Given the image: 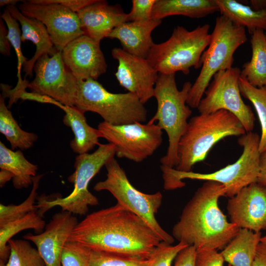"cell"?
I'll return each instance as SVG.
<instances>
[{
    "label": "cell",
    "instance_id": "6da1fadb",
    "mask_svg": "<svg viewBox=\"0 0 266 266\" xmlns=\"http://www.w3.org/2000/svg\"><path fill=\"white\" fill-rule=\"evenodd\" d=\"M67 241L92 250L149 259L162 241L141 218L117 203L87 215Z\"/></svg>",
    "mask_w": 266,
    "mask_h": 266
},
{
    "label": "cell",
    "instance_id": "7a4b0ae2",
    "mask_svg": "<svg viewBox=\"0 0 266 266\" xmlns=\"http://www.w3.org/2000/svg\"><path fill=\"white\" fill-rule=\"evenodd\" d=\"M222 184L206 181L184 207L172 228V236L197 250H219L235 236L239 228L228 221L218 206L226 194Z\"/></svg>",
    "mask_w": 266,
    "mask_h": 266
},
{
    "label": "cell",
    "instance_id": "3957f363",
    "mask_svg": "<svg viewBox=\"0 0 266 266\" xmlns=\"http://www.w3.org/2000/svg\"><path fill=\"white\" fill-rule=\"evenodd\" d=\"M192 86L190 82H186L182 89L179 90L175 74L159 73L154 96L157 100V109L148 122H158L157 124L167 135L166 153L160 159L161 170L175 168L178 164L179 143L186 130L188 119L192 113L187 104Z\"/></svg>",
    "mask_w": 266,
    "mask_h": 266
},
{
    "label": "cell",
    "instance_id": "277c9868",
    "mask_svg": "<svg viewBox=\"0 0 266 266\" xmlns=\"http://www.w3.org/2000/svg\"><path fill=\"white\" fill-rule=\"evenodd\" d=\"M246 133L238 119L230 112L220 110L192 117L178 145L179 163L174 168L191 171L197 163L205 160L212 147L222 139Z\"/></svg>",
    "mask_w": 266,
    "mask_h": 266
},
{
    "label": "cell",
    "instance_id": "5b68a950",
    "mask_svg": "<svg viewBox=\"0 0 266 266\" xmlns=\"http://www.w3.org/2000/svg\"><path fill=\"white\" fill-rule=\"evenodd\" d=\"M258 134L252 132L241 135L238 139L243 148L240 157L234 163L212 173L182 172L174 168L164 169V187L166 190L182 188L185 185L182 180L185 178L213 181L223 184L226 188V196L232 198L244 187L257 182L261 155Z\"/></svg>",
    "mask_w": 266,
    "mask_h": 266
},
{
    "label": "cell",
    "instance_id": "8992f818",
    "mask_svg": "<svg viewBox=\"0 0 266 266\" xmlns=\"http://www.w3.org/2000/svg\"><path fill=\"white\" fill-rule=\"evenodd\" d=\"M247 40L245 28L223 15L216 18L210 43L201 56V70L188 94L187 104L189 107L197 108L216 73L233 67L234 52Z\"/></svg>",
    "mask_w": 266,
    "mask_h": 266
},
{
    "label": "cell",
    "instance_id": "52a82bcc",
    "mask_svg": "<svg viewBox=\"0 0 266 266\" xmlns=\"http://www.w3.org/2000/svg\"><path fill=\"white\" fill-rule=\"evenodd\" d=\"M209 29L208 24L192 31L177 26L167 40L153 44L147 59L159 73L187 75L191 67H201L202 55L210 41Z\"/></svg>",
    "mask_w": 266,
    "mask_h": 266
},
{
    "label": "cell",
    "instance_id": "ba28073f",
    "mask_svg": "<svg viewBox=\"0 0 266 266\" xmlns=\"http://www.w3.org/2000/svg\"><path fill=\"white\" fill-rule=\"evenodd\" d=\"M114 145L111 143L100 144L92 153L78 155L75 158V171L68 177V181L73 184L74 188L67 196L63 198L42 195L37 198L38 212L42 215L53 207L59 206L62 210L74 214L85 215L89 206L99 204L98 199L88 190L91 180L102 167L115 155Z\"/></svg>",
    "mask_w": 266,
    "mask_h": 266
},
{
    "label": "cell",
    "instance_id": "9c48e42d",
    "mask_svg": "<svg viewBox=\"0 0 266 266\" xmlns=\"http://www.w3.org/2000/svg\"><path fill=\"white\" fill-rule=\"evenodd\" d=\"M74 106L83 113L99 114L103 121L122 125L147 119V111L136 95L108 92L97 80H78Z\"/></svg>",
    "mask_w": 266,
    "mask_h": 266
},
{
    "label": "cell",
    "instance_id": "30bf717a",
    "mask_svg": "<svg viewBox=\"0 0 266 266\" xmlns=\"http://www.w3.org/2000/svg\"><path fill=\"white\" fill-rule=\"evenodd\" d=\"M105 166L106 178L97 183L94 189L98 192H109L117 200V203L141 218L162 241L172 244L174 241V237L162 228L155 217L162 204V193L158 192L145 194L136 189L114 157Z\"/></svg>",
    "mask_w": 266,
    "mask_h": 266
},
{
    "label": "cell",
    "instance_id": "8fae6325",
    "mask_svg": "<svg viewBox=\"0 0 266 266\" xmlns=\"http://www.w3.org/2000/svg\"><path fill=\"white\" fill-rule=\"evenodd\" d=\"M98 129L101 137L114 145L118 158L136 163L152 155L163 142V130L156 123L114 125L103 121Z\"/></svg>",
    "mask_w": 266,
    "mask_h": 266
},
{
    "label": "cell",
    "instance_id": "7c38bea8",
    "mask_svg": "<svg viewBox=\"0 0 266 266\" xmlns=\"http://www.w3.org/2000/svg\"><path fill=\"white\" fill-rule=\"evenodd\" d=\"M241 70L237 67L216 73L197 107L200 114L227 110L240 121L246 133L254 127L255 115L251 107L241 98L239 80Z\"/></svg>",
    "mask_w": 266,
    "mask_h": 266
},
{
    "label": "cell",
    "instance_id": "4fadbf2b",
    "mask_svg": "<svg viewBox=\"0 0 266 266\" xmlns=\"http://www.w3.org/2000/svg\"><path fill=\"white\" fill-rule=\"evenodd\" d=\"M34 79L29 82L32 92L48 96L61 104L74 106L78 80L66 66L62 51L44 54L35 62Z\"/></svg>",
    "mask_w": 266,
    "mask_h": 266
},
{
    "label": "cell",
    "instance_id": "5bb4252c",
    "mask_svg": "<svg viewBox=\"0 0 266 266\" xmlns=\"http://www.w3.org/2000/svg\"><path fill=\"white\" fill-rule=\"evenodd\" d=\"M25 16L41 21L58 51L84 34L77 13L59 4H37L23 0L18 6Z\"/></svg>",
    "mask_w": 266,
    "mask_h": 266
},
{
    "label": "cell",
    "instance_id": "9a60e30c",
    "mask_svg": "<svg viewBox=\"0 0 266 266\" xmlns=\"http://www.w3.org/2000/svg\"><path fill=\"white\" fill-rule=\"evenodd\" d=\"M111 55L118 62L115 75L120 85L136 95L143 104L154 97L159 73L148 60L118 47L112 49Z\"/></svg>",
    "mask_w": 266,
    "mask_h": 266
},
{
    "label": "cell",
    "instance_id": "2e32d148",
    "mask_svg": "<svg viewBox=\"0 0 266 266\" xmlns=\"http://www.w3.org/2000/svg\"><path fill=\"white\" fill-rule=\"evenodd\" d=\"M227 209L231 222L255 232L266 230V185L253 183L230 198Z\"/></svg>",
    "mask_w": 266,
    "mask_h": 266
},
{
    "label": "cell",
    "instance_id": "e0dca14e",
    "mask_svg": "<svg viewBox=\"0 0 266 266\" xmlns=\"http://www.w3.org/2000/svg\"><path fill=\"white\" fill-rule=\"evenodd\" d=\"M62 54L66 66L77 80H97L106 71L100 43L85 34L69 43Z\"/></svg>",
    "mask_w": 266,
    "mask_h": 266
},
{
    "label": "cell",
    "instance_id": "ac0fdd59",
    "mask_svg": "<svg viewBox=\"0 0 266 266\" xmlns=\"http://www.w3.org/2000/svg\"><path fill=\"white\" fill-rule=\"evenodd\" d=\"M78 223L72 213L62 210L52 216L42 233L36 235L29 233L23 238L35 245L46 266H62L64 246Z\"/></svg>",
    "mask_w": 266,
    "mask_h": 266
},
{
    "label": "cell",
    "instance_id": "d6986e66",
    "mask_svg": "<svg viewBox=\"0 0 266 266\" xmlns=\"http://www.w3.org/2000/svg\"><path fill=\"white\" fill-rule=\"evenodd\" d=\"M84 34L100 42L117 27L128 22V13L118 5L95 1L77 13Z\"/></svg>",
    "mask_w": 266,
    "mask_h": 266
},
{
    "label": "cell",
    "instance_id": "ffe728a7",
    "mask_svg": "<svg viewBox=\"0 0 266 266\" xmlns=\"http://www.w3.org/2000/svg\"><path fill=\"white\" fill-rule=\"evenodd\" d=\"M161 20L126 22L115 28L107 38L118 39L122 49L133 55L147 59L154 43L151 34Z\"/></svg>",
    "mask_w": 266,
    "mask_h": 266
},
{
    "label": "cell",
    "instance_id": "44dd1931",
    "mask_svg": "<svg viewBox=\"0 0 266 266\" xmlns=\"http://www.w3.org/2000/svg\"><path fill=\"white\" fill-rule=\"evenodd\" d=\"M6 8L21 26L22 42L30 40L36 46L33 57L23 66L25 78L28 76H32L34 64L41 56L46 54L52 56L58 51L55 47L46 27L41 21L25 16L16 6L8 5Z\"/></svg>",
    "mask_w": 266,
    "mask_h": 266
},
{
    "label": "cell",
    "instance_id": "7402d4cb",
    "mask_svg": "<svg viewBox=\"0 0 266 266\" xmlns=\"http://www.w3.org/2000/svg\"><path fill=\"white\" fill-rule=\"evenodd\" d=\"M62 110L65 112L63 122L71 129L74 133V138L70 142L74 153L78 155L88 153L100 144L99 130L87 124L84 113L75 106L64 105Z\"/></svg>",
    "mask_w": 266,
    "mask_h": 266
},
{
    "label": "cell",
    "instance_id": "603a6c76",
    "mask_svg": "<svg viewBox=\"0 0 266 266\" xmlns=\"http://www.w3.org/2000/svg\"><path fill=\"white\" fill-rule=\"evenodd\" d=\"M217 11L215 0H156L152 19L162 20L172 15L202 18Z\"/></svg>",
    "mask_w": 266,
    "mask_h": 266
},
{
    "label": "cell",
    "instance_id": "cb8c5ba5",
    "mask_svg": "<svg viewBox=\"0 0 266 266\" xmlns=\"http://www.w3.org/2000/svg\"><path fill=\"white\" fill-rule=\"evenodd\" d=\"M262 237L261 232L239 228L235 236L221 252L232 266H252Z\"/></svg>",
    "mask_w": 266,
    "mask_h": 266
},
{
    "label": "cell",
    "instance_id": "d4e9b609",
    "mask_svg": "<svg viewBox=\"0 0 266 266\" xmlns=\"http://www.w3.org/2000/svg\"><path fill=\"white\" fill-rule=\"evenodd\" d=\"M219 11L235 25L246 28L252 34L256 30L266 32V9L256 10L235 0H215Z\"/></svg>",
    "mask_w": 266,
    "mask_h": 266
},
{
    "label": "cell",
    "instance_id": "484cf974",
    "mask_svg": "<svg viewBox=\"0 0 266 266\" xmlns=\"http://www.w3.org/2000/svg\"><path fill=\"white\" fill-rule=\"evenodd\" d=\"M0 168L13 174V186L21 189L33 184L38 166L28 161L20 150L14 151L0 141Z\"/></svg>",
    "mask_w": 266,
    "mask_h": 266
},
{
    "label": "cell",
    "instance_id": "4316f807",
    "mask_svg": "<svg viewBox=\"0 0 266 266\" xmlns=\"http://www.w3.org/2000/svg\"><path fill=\"white\" fill-rule=\"evenodd\" d=\"M252 56L241 70L240 76L252 86H266V36L264 31L256 30L251 38Z\"/></svg>",
    "mask_w": 266,
    "mask_h": 266
},
{
    "label": "cell",
    "instance_id": "83f0119b",
    "mask_svg": "<svg viewBox=\"0 0 266 266\" xmlns=\"http://www.w3.org/2000/svg\"><path fill=\"white\" fill-rule=\"evenodd\" d=\"M5 98L0 95V132L9 142L11 150L17 148L24 150L30 148L38 138L33 133L23 130L6 107Z\"/></svg>",
    "mask_w": 266,
    "mask_h": 266
},
{
    "label": "cell",
    "instance_id": "f1b7e54d",
    "mask_svg": "<svg viewBox=\"0 0 266 266\" xmlns=\"http://www.w3.org/2000/svg\"><path fill=\"white\" fill-rule=\"evenodd\" d=\"M45 226L42 216L37 210L0 227V259L7 263L10 255V248L7 244L16 234L27 229H33L40 233Z\"/></svg>",
    "mask_w": 266,
    "mask_h": 266
},
{
    "label": "cell",
    "instance_id": "f546056e",
    "mask_svg": "<svg viewBox=\"0 0 266 266\" xmlns=\"http://www.w3.org/2000/svg\"><path fill=\"white\" fill-rule=\"evenodd\" d=\"M239 86L241 96L251 102L258 116L261 128L259 141L261 154L266 150V86L259 88L253 86L241 76Z\"/></svg>",
    "mask_w": 266,
    "mask_h": 266
},
{
    "label": "cell",
    "instance_id": "4dcf8cb0",
    "mask_svg": "<svg viewBox=\"0 0 266 266\" xmlns=\"http://www.w3.org/2000/svg\"><path fill=\"white\" fill-rule=\"evenodd\" d=\"M8 244L10 255L6 266H46L37 249L28 240L11 239Z\"/></svg>",
    "mask_w": 266,
    "mask_h": 266
},
{
    "label": "cell",
    "instance_id": "1f68e13d",
    "mask_svg": "<svg viewBox=\"0 0 266 266\" xmlns=\"http://www.w3.org/2000/svg\"><path fill=\"white\" fill-rule=\"evenodd\" d=\"M43 174L33 177V187L28 197L21 203L4 205L0 204V227L14 220L21 218L30 212L37 210L35 200L37 198V190Z\"/></svg>",
    "mask_w": 266,
    "mask_h": 266
},
{
    "label": "cell",
    "instance_id": "d6a6232c",
    "mask_svg": "<svg viewBox=\"0 0 266 266\" xmlns=\"http://www.w3.org/2000/svg\"><path fill=\"white\" fill-rule=\"evenodd\" d=\"M149 259L90 250L89 266H148Z\"/></svg>",
    "mask_w": 266,
    "mask_h": 266
},
{
    "label": "cell",
    "instance_id": "836d02e7",
    "mask_svg": "<svg viewBox=\"0 0 266 266\" xmlns=\"http://www.w3.org/2000/svg\"><path fill=\"white\" fill-rule=\"evenodd\" d=\"M29 81L26 79L22 84H17L14 89H11L9 86L3 84H0L1 94L5 98H9L8 102V108H10L13 103L16 102L18 99L23 100H30L36 101L41 103H48L57 105L61 109H62L64 105L54 100V99L33 92H28L26 91V88H28Z\"/></svg>",
    "mask_w": 266,
    "mask_h": 266
},
{
    "label": "cell",
    "instance_id": "e575fe53",
    "mask_svg": "<svg viewBox=\"0 0 266 266\" xmlns=\"http://www.w3.org/2000/svg\"><path fill=\"white\" fill-rule=\"evenodd\" d=\"M6 23L9 39L11 46L14 48L17 58V84H21L24 80L22 79L21 71L24 63L28 61L23 55L21 49V32L18 22L10 14L5 8L0 17Z\"/></svg>",
    "mask_w": 266,
    "mask_h": 266
},
{
    "label": "cell",
    "instance_id": "d590c367",
    "mask_svg": "<svg viewBox=\"0 0 266 266\" xmlns=\"http://www.w3.org/2000/svg\"><path fill=\"white\" fill-rule=\"evenodd\" d=\"M189 245L183 242L176 245L162 241L156 248L149 259L148 266H171L178 254Z\"/></svg>",
    "mask_w": 266,
    "mask_h": 266
},
{
    "label": "cell",
    "instance_id": "8d00e7d4",
    "mask_svg": "<svg viewBox=\"0 0 266 266\" xmlns=\"http://www.w3.org/2000/svg\"><path fill=\"white\" fill-rule=\"evenodd\" d=\"M90 249L78 243L67 241L62 256V266H89Z\"/></svg>",
    "mask_w": 266,
    "mask_h": 266
},
{
    "label": "cell",
    "instance_id": "74e56055",
    "mask_svg": "<svg viewBox=\"0 0 266 266\" xmlns=\"http://www.w3.org/2000/svg\"><path fill=\"white\" fill-rule=\"evenodd\" d=\"M156 0H133L132 7L128 13V22L145 21L152 19Z\"/></svg>",
    "mask_w": 266,
    "mask_h": 266
},
{
    "label": "cell",
    "instance_id": "f35d334b",
    "mask_svg": "<svg viewBox=\"0 0 266 266\" xmlns=\"http://www.w3.org/2000/svg\"><path fill=\"white\" fill-rule=\"evenodd\" d=\"M224 261L221 253L216 250H197L195 266H224Z\"/></svg>",
    "mask_w": 266,
    "mask_h": 266
},
{
    "label": "cell",
    "instance_id": "ab89813d",
    "mask_svg": "<svg viewBox=\"0 0 266 266\" xmlns=\"http://www.w3.org/2000/svg\"><path fill=\"white\" fill-rule=\"evenodd\" d=\"M37 4H59L72 11L77 13L85 6L94 2L95 0H29Z\"/></svg>",
    "mask_w": 266,
    "mask_h": 266
},
{
    "label": "cell",
    "instance_id": "60d3db41",
    "mask_svg": "<svg viewBox=\"0 0 266 266\" xmlns=\"http://www.w3.org/2000/svg\"><path fill=\"white\" fill-rule=\"evenodd\" d=\"M197 250L193 246L182 249L175 259L174 266H195Z\"/></svg>",
    "mask_w": 266,
    "mask_h": 266
},
{
    "label": "cell",
    "instance_id": "b9f144b4",
    "mask_svg": "<svg viewBox=\"0 0 266 266\" xmlns=\"http://www.w3.org/2000/svg\"><path fill=\"white\" fill-rule=\"evenodd\" d=\"M4 21L0 19V52L1 54L9 56L11 55V45L7 38L8 30L6 29Z\"/></svg>",
    "mask_w": 266,
    "mask_h": 266
},
{
    "label": "cell",
    "instance_id": "7bdbcfd3",
    "mask_svg": "<svg viewBox=\"0 0 266 266\" xmlns=\"http://www.w3.org/2000/svg\"><path fill=\"white\" fill-rule=\"evenodd\" d=\"M252 266H266V245L258 244Z\"/></svg>",
    "mask_w": 266,
    "mask_h": 266
},
{
    "label": "cell",
    "instance_id": "ee69618b",
    "mask_svg": "<svg viewBox=\"0 0 266 266\" xmlns=\"http://www.w3.org/2000/svg\"><path fill=\"white\" fill-rule=\"evenodd\" d=\"M257 182L266 185V150L260 155V171Z\"/></svg>",
    "mask_w": 266,
    "mask_h": 266
},
{
    "label": "cell",
    "instance_id": "f6af8a7d",
    "mask_svg": "<svg viewBox=\"0 0 266 266\" xmlns=\"http://www.w3.org/2000/svg\"><path fill=\"white\" fill-rule=\"evenodd\" d=\"M13 177V174L9 171L5 169H0V187H3L5 183Z\"/></svg>",
    "mask_w": 266,
    "mask_h": 266
},
{
    "label": "cell",
    "instance_id": "bcb514c9",
    "mask_svg": "<svg viewBox=\"0 0 266 266\" xmlns=\"http://www.w3.org/2000/svg\"><path fill=\"white\" fill-rule=\"evenodd\" d=\"M249 3L250 6L254 10L266 9V0H251Z\"/></svg>",
    "mask_w": 266,
    "mask_h": 266
},
{
    "label": "cell",
    "instance_id": "7dc6e473",
    "mask_svg": "<svg viewBox=\"0 0 266 266\" xmlns=\"http://www.w3.org/2000/svg\"><path fill=\"white\" fill-rule=\"evenodd\" d=\"M23 0H0V6L2 7L6 5H14L16 6V4L19 1H23Z\"/></svg>",
    "mask_w": 266,
    "mask_h": 266
},
{
    "label": "cell",
    "instance_id": "c3c4849f",
    "mask_svg": "<svg viewBox=\"0 0 266 266\" xmlns=\"http://www.w3.org/2000/svg\"><path fill=\"white\" fill-rule=\"evenodd\" d=\"M260 242L266 245V235L262 236Z\"/></svg>",
    "mask_w": 266,
    "mask_h": 266
},
{
    "label": "cell",
    "instance_id": "681fc988",
    "mask_svg": "<svg viewBox=\"0 0 266 266\" xmlns=\"http://www.w3.org/2000/svg\"><path fill=\"white\" fill-rule=\"evenodd\" d=\"M6 262L0 259V266H6Z\"/></svg>",
    "mask_w": 266,
    "mask_h": 266
},
{
    "label": "cell",
    "instance_id": "f907efd6",
    "mask_svg": "<svg viewBox=\"0 0 266 266\" xmlns=\"http://www.w3.org/2000/svg\"><path fill=\"white\" fill-rule=\"evenodd\" d=\"M265 33V35H266V32Z\"/></svg>",
    "mask_w": 266,
    "mask_h": 266
}]
</instances>
